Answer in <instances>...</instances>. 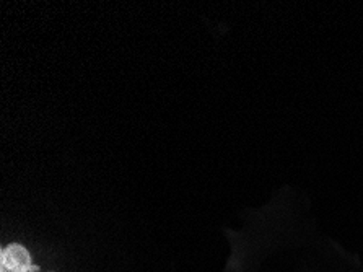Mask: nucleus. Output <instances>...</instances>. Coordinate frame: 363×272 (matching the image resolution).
Here are the masks:
<instances>
[{
    "mask_svg": "<svg viewBox=\"0 0 363 272\" xmlns=\"http://www.w3.org/2000/svg\"><path fill=\"white\" fill-rule=\"evenodd\" d=\"M38 266L31 264L30 253L21 245H10L2 249L0 254V271L2 272H30L36 271Z\"/></svg>",
    "mask_w": 363,
    "mask_h": 272,
    "instance_id": "1",
    "label": "nucleus"
}]
</instances>
